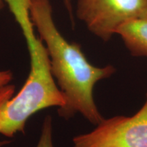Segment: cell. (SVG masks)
Returning a JSON list of instances; mask_svg holds the SVG:
<instances>
[{"instance_id":"obj_1","label":"cell","mask_w":147,"mask_h":147,"mask_svg":"<svg viewBox=\"0 0 147 147\" xmlns=\"http://www.w3.org/2000/svg\"><path fill=\"white\" fill-rule=\"evenodd\" d=\"M30 15L47 48L51 73L65 99L64 105L58 108L59 116L68 120L80 114L97 125L104 118L95 104L93 90L97 82L115 74V67L92 65L80 45L65 40L53 20L50 0H31Z\"/></svg>"},{"instance_id":"obj_2","label":"cell","mask_w":147,"mask_h":147,"mask_svg":"<svg viewBox=\"0 0 147 147\" xmlns=\"http://www.w3.org/2000/svg\"><path fill=\"white\" fill-rule=\"evenodd\" d=\"M77 17L91 34L108 42L128 22L147 16V0H77Z\"/></svg>"},{"instance_id":"obj_9","label":"cell","mask_w":147,"mask_h":147,"mask_svg":"<svg viewBox=\"0 0 147 147\" xmlns=\"http://www.w3.org/2000/svg\"><path fill=\"white\" fill-rule=\"evenodd\" d=\"M9 143H10V141H8V140L1 141V142H0V147L4 146V145L7 144H9Z\"/></svg>"},{"instance_id":"obj_8","label":"cell","mask_w":147,"mask_h":147,"mask_svg":"<svg viewBox=\"0 0 147 147\" xmlns=\"http://www.w3.org/2000/svg\"><path fill=\"white\" fill-rule=\"evenodd\" d=\"M5 3L4 0H0V12L2 10V9L3 8V7H4L5 5Z\"/></svg>"},{"instance_id":"obj_6","label":"cell","mask_w":147,"mask_h":147,"mask_svg":"<svg viewBox=\"0 0 147 147\" xmlns=\"http://www.w3.org/2000/svg\"><path fill=\"white\" fill-rule=\"evenodd\" d=\"M13 79V74L10 70L0 71V89L8 85Z\"/></svg>"},{"instance_id":"obj_3","label":"cell","mask_w":147,"mask_h":147,"mask_svg":"<svg viewBox=\"0 0 147 147\" xmlns=\"http://www.w3.org/2000/svg\"><path fill=\"white\" fill-rule=\"evenodd\" d=\"M72 142V147H147V92L144 104L134 115L104 119Z\"/></svg>"},{"instance_id":"obj_7","label":"cell","mask_w":147,"mask_h":147,"mask_svg":"<svg viewBox=\"0 0 147 147\" xmlns=\"http://www.w3.org/2000/svg\"><path fill=\"white\" fill-rule=\"evenodd\" d=\"M63 2L65 5V7L67 12H69V15L71 16V18L72 19L73 18V8H72V4H71V1L72 0H62Z\"/></svg>"},{"instance_id":"obj_4","label":"cell","mask_w":147,"mask_h":147,"mask_svg":"<svg viewBox=\"0 0 147 147\" xmlns=\"http://www.w3.org/2000/svg\"><path fill=\"white\" fill-rule=\"evenodd\" d=\"M116 34L121 37L132 56L147 57V16L124 24Z\"/></svg>"},{"instance_id":"obj_5","label":"cell","mask_w":147,"mask_h":147,"mask_svg":"<svg viewBox=\"0 0 147 147\" xmlns=\"http://www.w3.org/2000/svg\"><path fill=\"white\" fill-rule=\"evenodd\" d=\"M36 147H54L53 142L52 117L47 115L44 120L40 139Z\"/></svg>"}]
</instances>
